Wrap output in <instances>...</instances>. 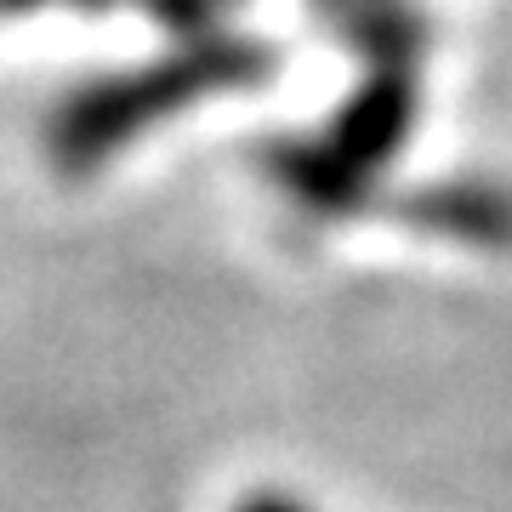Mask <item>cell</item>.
I'll return each mask as SVG.
<instances>
[{
	"label": "cell",
	"instance_id": "4",
	"mask_svg": "<svg viewBox=\"0 0 512 512\" xmlns=\"http://www.w3.org/2000/svg\"><path fill=\"white\" fill-rule=\"evenodd\" d=\"M239 512H302L296 501H279V495H262V501H251V507H239Z\"/></svg>",
	"mask_w": 512,
	"mask_h": 512
},
{
	"label": "cell",
	"instance_id": "2",
	"mask_svg": "<svg viewBox=\"0 0 512 512\" xmlns=\"http://www.w3.org/2000/svg\"><path fill=\"white\" fill-rule=\"evenodd\" d=\"M148 6H154L165 23H200L205 12L217 6V0H148Z\"/></svg>",
	"mask_w": 512,
	"mask_h": 512
},
{
	"label": "cell",
	"instance_id": "3",
	"mask_svg": "<svg viewBox=\"0 0 512 512\" xmlns=\"http://www.w3.org/2000/svg\"><path fill=\"white\" fill-rule=\"evenodd\" d=\"M40 6H103V0H0V12H40Z\"/></svg>",
	"mask_w": 512,
	"mask_h": 512
},
{
	"label": "cell",
	"instance_id": "1",
	"mask_svg": "<svg viewBox=\"0 0 512 512\" xmlns=\"http://www.w3.org/2000/svg\"><path fill=\"white\" fill-rule=\"evenodd\" d=\"M256 63H262V52H245V46H234V52L228 46H194L188 57H171L154 69L97 80L52 114V137H46L52 160L69 177H86L97 160H109L120 143H131L148 120H160L165 109H183L211 86L245 80V74H256Z\"/></svg>",
	"mask_w": 512,
	"mask_h": 512
}]
</instances>
